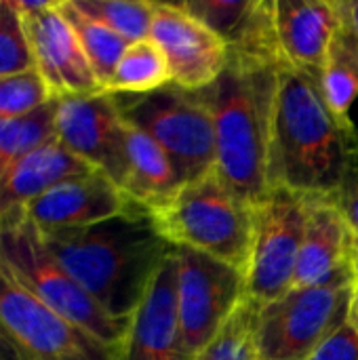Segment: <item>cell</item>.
<instances>
[{
    "label": "cell",
    "instance_id": "6da1fadb",
    "mask_svg": "<svg viewBox=\"0 0 358 360\" xmlns=\"http://www.w3.org/2000/svg\"><path fill=\"white\" fill-rule=\"evenodd\" d=\"M358 175V129L325 101L321 80L287 63L279 68L270 188L304 198H335Z\"/></svg>",
    "mask_w": 358,
    "mask_h": 360
},
{
    "label": "cell",
    "instance_id": "7a4b0ae2",
    "mask_svg": "<svg viewBox=\"0 0 358 360\" xmlns=\"http://www.w3.org/2000/svg\"><path fill=\"white\" fill-rule=\"evenodd\" d=\"M40 238L51 255L116 321L129 323L173 247L152 213H131L87 228L51 230Z\"/></svg>",
    "mask_w": 358,
    "mask_h": 360
},
{
    "label": "cell",
    "instance_id": "3957f363",
    "mask_svg": "<svg viewBox=\"0 0 358 360\" xmlns=\"http://www.w3.org/2000/svg\"><path fill=\"white\" fill-rule=\"evenodd\" d=\"M279 68L230 55L219 78L200 89L213 116L215 173L251 207H260L270 192Z\"/></svg>",
    "mask_w": 358,
    "mask_h": 360
},
{
    "label": "cell",
    "instance_id": "277c9868",
    "mask_svg": "<svg viewBox=\"0 0 358 360\" xmlns=\"http://www.w3.org/2000/svg\"><path fill=\"white\" fill-rule=\"evenodd\" d=\"M152 219L171 247L192 249L249 272L257 207L238 198L215 171L184 184L167 205L152 211Z\"/></svg>",
    "mask_w": 358,
    "mask_h": 360
},
{
    "label": "cell",
    "instance_id": "5b68a950",
    "mask_svg": "<svg viewBox=\"0 0 358 360\" xmlns=\"http://www.w3.org/2000/svg\"><path fill=\"white\" fill-rule=\"evenodd\" d=\"M0 257L13 276L42 304L65 321L118 348L129 323L112 319L95 297L51 255L40 238V230L21 211L0 219Z\"/></svg>",
    "mask_w": 358,
    "mask_h": 360
},
{
    "label": "cell",
    "instance_id": "8992f818",
    "mask_svg": "<svg viewBox=\"0 0 358 360\" xmlns=\"http://www.w3.org/2000/svg\"><path fill=\"white\" fill-rule=\"evenodd\" d=\"M114 99L122 118L162 148L181 186L215 171L213 116L200 91L169 84L143 95H114Z\"/></svg>",
    "mask_w": 358,
    "mask_h": 360
},
{
    "label": "cell",
    "instance_id": "52a82bcc",
    "mask_svg": "<svg viewBox=\"0 0 358 360\" xmlns=\"http://www.w3.org/2000/svg\"><path fill=\"white\" fill-rule=\"evenodd\" d=\"M354 289L352 266L333 278L291 289L262 306L257 325L260 360H310L317 348L348 319Z\"/></svg>",
    "mask_w": 358,
    "mask_h": 360
},
{
    "label": "cell",
    "instance_id": "ba28073f",
    "mask_svg": "<svg viewBox=\"0 0 358 360\" xmlns=\"http://www.w3.org/2000/svg\"><path fill=\"white\" fill-rule=\"evenodd\" d=\"M0 327L25 360H118V348L34 297L0 257Z\"/></svg>",
    "mask_w": 358,
    "mask_h": 360
},
{
    "label": "cell",
    "instance_id": "9c48e42d",
    "mask_svg": "<svg viewBox=\"0 0 358 360\" xmlns=\"http://www.w3.org/2000/svg\"><path fill=\"white\" fill-rule=\"evenodd\" d=\"M173 255L184 342L196 359L247 300V274L192 249L173 247Z\"/></svg>",
    "mask_w": 358,
    "mask_h": 360
},
{
    "label": "cell",
    "instance_id": "30bf717a",
    "mask_svg": "<svg viewBox=\"0 0 358 360\" xmlns=\"http://www.w3.org/2000/svg\"><path fill=\"white\" fill-rule=\"evenodd\" d=\"M308 217V198L270 188L257 207V230L247 272V297L260 306L291 291Z\"/></svg>",
    "mask_w": 358,
    "mask_h": 360
},
{
    "label": "cell",
    "instance_id": "8fae6325",
    "mask_svg": "<svg viewBox=\"0 0 358 360\" xmlns=\"http://www.w3.org/2000/svg\"><path fill=\"white\" fill-rule=\"evenodd\" d=\"M55 139L122 190L127 177V122L112 93L57 97Z\"/></svg>",
    "mask_w": 358,
    "mask_h": 360
},
{
    "label": "cell",
    "instance_id": "7c38bea8",
    "mask_svg": "<svg viewBox=\"0 0 358 360\" xmlns=\"http://www.w3.org/2000/svg\"><path fill=\"white\" fill-rule=\"evenodd\" d=\"M150 38L169 63L171 82L188 91L213 84L230 57L226 42L181 2H156Z\"/></svg>",
    "mask_w": 358,
    "mask_h": 360
},
{
    "label": "cell",
    "instance_id": "4fadbf2b",
    "mask_svg": "<svg viewBox=\"0 0 358 360\" xmlns=\"http://www.w3.org/2000/svg\"><path fill=\"white\" fill-rule=\"evenodd\" d=\"M59 6L61 0H53L44 11L21 17L34 55V65L55 97L99 93V80L74 27Z\"/></svg>",
    "mask_w": 358,
    "mask_h": 360
},
{
    "label": "cell",
    "instance_id": "5bb4252c",
    "mask_svg": "<svg viewBox=\"0 0 358 360\" xmlns=\"http://www.w3.org/2000/svg\"><path fill=\"white\" fill-rule=\"evenodd\" d=\"M118 360H194L186 348L177 312V264L173 251L131 316L118 346Z\"/></svg>",
    "mask_w": 358,
    "mask_h": 360
},
{
    "label": "cell",
    "instance_id": "9a60e30c",
    "mask_svg": "<svg viewBox=\"0 0 358 360\" xmlns=\"http://www.w3.org/2000/svg\"><path fill=\"white\" fill-rule=\"evenodd\" d=\"M135 209L139 207L133 205L108 175L91 171L57 184L21 209V213L38 230L51 232L87 228Z\"/></svg>",
    "mask_w": 358,
    "mask_h": 360
},
{
    "label": "cell",
    "instance_id": "2e32d148",
    "mask_svg": "<svg viewBox=\"0 0 358 360\" xmlns=\"http://www.w3.org/2000/svg\"><path fill=\"white\" fill-rule=\"evenodd\" d=\"M181 6L226 42L228 55L285 63L276 34V0H186Z\"/></svg>",
    "mask_w": 358,
    "mask_h": 360
},
{
    "label": "cell",
    "instance_id": "e0dca14e",
    "mask_svg": "<svg viewBox=\"0 0 358 360\" xmlns=\"http://www.w3.org/2000/svg\"><path fill=\"white\" fill-rule=\"evenodd\" d=\"M342 21V0H276V34L285 63L321 80Z\"/></svg>",
    "mask_w": 358,
    "mask_h": 360
},
{
    "label": "cell",
    "instance_id": "ac0fdd59",
    "mask_svg": "<svg viewBox=\"0 0 358 360\" xmlns=\"http://www.w3.org/2000/svg\"><path fill=\"white\" fill-rule=\"evenodd\" d=\"M354 234L333 198H308V217L291 289H308L350 268Z\"/></svg>",
    "mask_w": 358,
    "mask_h": 360
},
{
    "label": "cell",
    "instance_id": "d6986e66",
    "mask_svg": "<svg viewBox=\"0 0 358 360\" xmlns=\"http://www.w3.org/2000/svg\"><path fill=\"white\" fill-rule=\"evenodd\" d=\"M95 171L57 139L42 143L25 154L0 186V219L25 209L32 200L61 181Z\"/></svg>",
    "mask_w": 358,
    "mask_h": 360
},
{
    "label": "cell",
    "instance_id": "ffe728a7",
    "mask_svg": "<svg viewBox=\"0 0 358 360\" xmlns=\"http://www.w3.org/2000/svg\"><path fill=\"white\" fill-rule=\"evenodd\" d=\"M179 188L181 181L162 148L127 122V177L122 184L127 198L152 213L167 205Z\"/></svg>",
    "mask_w": 358,
    "mask_h": 360
},
{
    "label": "cell",
    "instance_id": "44dd1931",
    "mask_svg": "<svg viewBox=\"0 0 358 360\" xmlns=\"http://www.w3.org/2000/svg\"><path fill=\"white\" fill-rule=\"evenodd\" d=\"M344 11V0H342ZM321 89L329 108L344 120H352V105L358 99V40L352 27L342 21L329 61L321 76Z\"/></svg>",
    "mask_w": 358,
    "mask_h": 360
},
{
    "label": "cell",
    "instance_id": "7402d4cb",
    "mask_svg": "<svg viewBox=\"0 0 358 360\" xmlns=\"http://www.w3.org/2000/svg\"><path fill=\"white\" fill-rule=\"evenodd\" d=\"M173 84L169 63L160 46L152 40H139L127 46L120 57L106 93L112 95H143Z\"/></svg>",
    "mask_w": 358,
    "mask_h": 360
},
{
    "label": "cell",
    "instance_id": "603a6c76",
    "mask_svg": "<svg viewBox=\"0 0 358 360\" xmlns=\"http://www.w3.org/2000/svg\"><path fill=\"white\" fill-rule=\"evenodd\" d=\"M59 8L65 15V19L70 21V25L74 27V32L80 40V46L99 80L101 91H106L129 42L122 36H118L114 30H110L106 23L84 15L80 8H76V4L72 0H61Z\"/></svg>",
    "mask_w": 358,
    "mask_h": 360
},
{
    "label": "cell",
    "instance_id": "cb8c5ba5",
    "mask_svg": "<svg viewBox=\"0 0 358 360\" xmlns=\"http://www.w3.org/2000/svg\"><path fill=\"white\" fill-rule=\"evenodd\" d=\"M55 105L57 97L27 116L0 120V186L25 154L55 139Z\"/></svg>",
    "mask_w": 358,
    "mask_h": 360
},
{
    "label": "cell",
    "instance_id": "d4e9b609",
    "mask_svg": "<svg viewBox=\"0 0 358 360\" xmlns=\"http://www.w3.org/2000/svg\"><path fill=\"white\" fill-rule=\"evenodd\" d=\"M262 306L245 300L215 340L194 360H260L257 325Z\"/></svg>",
    "mask_w": 358,
    "mask_h": 360
},
{
    "label": "cell",
    "instance_id": "484cf974",
    "mask_svg": "<svg viewBox=\"0 0 358 360\" xmlns=\"http://www.w3.org/2000/svg\"><path fill=\"white\" fill-rule=\"evenodd\" d=\"M84 15L106 23L129 44L150 38L156 2L148 0H72Z\"/></svg>",
    "mask_w": 358,
    "mask_h": 360
},
{
    "label": "cell",
    "instance_id": "4316f807",
    "mask_svg": "<svg viewBox=\"0 0 358 360\" xmlns=\"http://www.w3.org/2000/svg\"><path fill=\"white\" fill-rule=\"evenodd\" d=\"M51 99H55V95L38 70L0 76V120L27 116Z\"/></svg>",
    "mask_w": 358,
    "mask_h": 360
},
{
    "label": "cell",
    "instance_id": "83f0119b",
    "mask_svg": "<svg viewBox=\"0 0 358 360\" xmlns=\"http://www.w3.org/2000/svg\"><path fill=\"white\" fill-rule=\"evenodd\" d=\"M36 70L25 23L11 0H0V76Z\"/></svg>",
    "mask_w": 358,
    "mask_h": 360
},
{
    "label": "cell",
    "instance_id": "f1b7e54d",
    "mask_svg": "<svg viewBox=\"0 0 358 360\" xmlns=\"http://www.w3.org/2000/svg\"><path fill=\"white\" fill-rule=\"evenodd\" d=\"M310 360H358V331L346 319L310 356Z\"/></svg>",
    "mask_w": 358,
    "mask_h": 360
},
{
    "label": "cell",
    "instance_id": "f546056e",
    "mask_svg": "<svg viewBox=\"0 0 358 360\" xmlns=\"http://www.w3.org/2000/svg\"><path fill=\"white\" fill-rule=\"evenodd\" d=\"M333 200H335L338 209L342 211V215H344L348 228L352 230L354 238H358V175L357 177H352V179L340 190V194H338Z\"/></svg>",
    "mask_w": 358,
    "mask_h": 360
},
{
    "label": "cell",
    "instance_id": "4dcf8cb0",
    "mask_svg": "<svg viewBox=\"0 0 358 360\" xmlns=\"http://www.w3.org/2000/svg\"><path fill=\"white\" fill-rule=\"evenodd\" d=\"M0 360H25L17 350V346L11 342V338L2 331V327H0Z\"/></svg>",
    "mask_w": 358,
    "mask_h": 360
},
{
    "label": "cell",
    "instance_id": "1f68e13d",
    "mask_svg": "<svg viewBox=\"0 0 358 360\" xmlns=\"http://www.w3.org/2000/svg\"><path fill=\"white\" fill-rule=\"evenodd\" d=\"M344 15H346V21L352 27V32H354V36H357L358 40V2L344 0Z\"/></svg>",
    "mask_w": 358,
    "mask_h": 360
},
{
    "label": "cell",
    "instance_id": "d6a6232c",
    "mask_svg": "<svg viewBox=\"0 0 358 360\" xmlns=\"http://www.w3.org/2000/svg\"><path fill=\"white\" fill-rule=\"evenodd\" d=\"M348 321L354 325V329L358 331V285H354V289H352L350 308H348Z\"/></svg>",
    "mask_w": 358,
    "mask_h": 360
},
{
    "label": "cell",
    "instance_id": "836d02e7",
    "mask_svg": "<svg viewBox=\"0 0 358 360\" xmlns=\"http://www.w3.org/2000/svg\"><path fill=\"white\" fill-rule=\"evenodd\" d=\"M350 264H352L354 285H358V238H354V245H352V257H350Z\"/></svg>",
    "mask_w": 358,
    "mask_h": 360
}]
</instances>
